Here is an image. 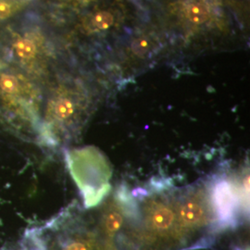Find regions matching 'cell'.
Wrapping results in <instances>:
<instances>
[{"label":"cell","instance_id":"1","mask_svg":"<svg viewBox=\"0 0 250 250\" xmlns=\"http://www.w3.org/2000/svg\"><path fill=\"white\" fill-rule=\"evenodd\" d=\"M0 113L40 134V95L26 73L0 60Z\"/></svg>","mask_w":250,"mask_h":250},{"label":"cell","instance_id":"2","mask_svg":"<svg viewBox=\"0 0 250 250\" xmlns=\"http://www.w3.org/2000/svg\"><path fill=\"white\" fill-rule=\"evenodd\" d=\"M2 53L7 62L28 76H39L43 69L44 38L36 27L17 23L8 27L1 36Z\"/></svg>","mask_w":250,"mask_h":250},{"label":"cell","instance_id":"3","mask_svg":"<svg viewBox=\"0 0 250 250\" xmlns=\"http://www.w3.org/2000/svg\"><path fill=\"white\" fill-rule=\"evenodd\" d=\"M48 241L50 250H105L99 229L85 224L61 225Z\"/></svg>","mask_w":250,"mask_h":250},{"label":"cell","instance_id":"4","mask_svg":"<svg viewBox=\"0 0 250 250\" xmlns=\"http://www.w3.org/2000/svg\"><path fill=\"white\" fill-rule=\"evenodd\" d=\"M9 250H50L48 236L40 230H31Z\"/></svg>","mask_w":250,"mask_h":250},{"label":"cell","instance_id":"5","mask_svg":"<svg viewBox=\"0 0 250 250\" xmlns=\"http://www.w3.org/2000/svg\"><path fill=\"white\" fill-rule=\"evenodd\" d=\"M29 0H0V22L15 17L26 8Z\"/></svg>","mask_w":250,"mask_h":250},{"label":"cell","instance_id":"6","mask_svg":"<svg viewBox=\"0 0 250 250\" xmlns=\"http://www.w3.org/2000/svg\"><path fill=\"white\" fill-rule=\"evenodd\" d=\"M187 17L188 21L194 24H203L209 19V10L205 4L201 2H194L188 5Z\"/></svg>","mask_w":250,"mask_h":250},{"label":"cell","instance_id":"7","mask_svg":"<svg viewBox=\"0 0 250 250\" xmlns=\"http://www.w3.org/2000/svg\"><path fill=\"white\" fill-rule=\"evenodd\" d=\"M114 17L108 11H99L95 13L90 19L89 24L91 29L98 31H106L113 25Z\"/></svg>","mask_w":250,"mask_h":250},{"label":"cell","instance_id":"8","mask_svg":"<svg viewBox=\"0 0 250 250\" xmlns=\"http://www.w3.org/2000/svg\"><path fill=\"white\" fill-rule=\"evenodd\" d=\"M150 41L147 38L145 37H140L135 39L134 42L132 43V50L135 55L142 57L144 55L147 53L150 49Z\"/></svg>","mask_w":250,"mask_h":250}]
</instances>
